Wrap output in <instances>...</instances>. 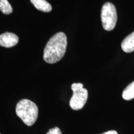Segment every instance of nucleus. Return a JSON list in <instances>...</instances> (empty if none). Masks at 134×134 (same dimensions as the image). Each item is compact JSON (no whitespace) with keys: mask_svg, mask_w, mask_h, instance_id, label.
<instances>
[{"mask_svg":"<svg viewBox=\"0 0 134 134\" xmlns=\"http://www.w3.org/2000/svg\"><path fill=\"white\" fill-rule=\"evenodd\" d=\"M19 42L17 35L11 32H4L0 35V46L10 48L16 46Z\"/></svg>","mask_w":134,"mask_h":134,"instance_id":"39448f33","label":"nucleus"},{"mask_svg":"<svg viewBox=\"0 0 134 134\" xmlns=\"http://www.w3.org/2000/svg\"><path fill=\"white\" fill-rule=\"evenodd\" d=\"M122 49L126 53L134 51V32L127 36L121 43Z\"/></svg>","mask_w":134,"mask_h":134,"instance_id":"423d86ee","label":"nucleus"},{"mask_svg":"<svg viewBox=\"0 0 134 134\" xmlns=\"http://www.w3.org/2000/svg\"><path fill=\"white\" fill-rule=\"evenodd\" d=\"M0 11L4 14L12 13L13 8L8 0H0Z\"/></svg>","mask_w":134,"mask_h":134,"instance_id":"1a4fd4ad","label":"nucleus"},{"mask_svg":"<svg viewBox=\"0 0 134 134\" xmlns=\"http://www.w3.org/2000/svg\"><path fill=\"white\" fill-rule=\"evenodd\" d=\"M122 98L127 100L134 98V81L132 82L124 89L122 93Z\"/></svg>","mask_w":134,"mask_h":134,"instance_id":"6e6552de","label":"nucleus"},{"mask_svg":"<svg viewBox=\"0 0 134 134\" xmlns=\"http://www.w3.org/2000/svg\"><path fill=\"white\" fill-rule=\"evenodd\" d=\"M46 134H62L61 130L58 127H54L48 130V132Z\"/></svg>","mask_w":134,"mask_h":134,"instance_id":"9d476101","label":"nucleus"},{"mask_svg":"<svg viewBox=\"0 0 134 134\" xmlns=\"http://www.w3.org/2000/svg\"><path fill=\"white\" fill-rule=\"evenodd\" d=\"M101 134H118L117 132L115 130H110V131H108V132H105L104 133H103Z\"/></svg>","mask_w":134,"mask_h":134,"instance_id":"9b49d317","label":"nucleus"},{"mask_svg":"<svg viewBox=\"0 0 134 134\" xmlns=\"http://www.w3.org/2000/svg\"><path fill=\"white\" fill-rule=\"evenodd\" d=\"M0 134H1V133H0Z\"/></svg>","mask_w":134,"mask_h":134,"instance_id":"f8f14e48","label":"nucleus"},{"mask_svg":"<svg viewBox=\"0 0 134 134\" xmlns=\"http://www.w3.org/2000/svg\"><path fill=\"white\" fill-rule=\"evenodd\" d=\"M103 28L108 31L115 28L117 20L116 8L113 3H105L103 6L100 14Z\"/></svg>","mask_w":134,"mask_h":134,"instance_id":"7ed1b4c3","label":"nucleus"},{"mask_svg":"<svg viewBox=\"0 0 134 134\" xmlns=\"http://www.w3.org/2000/svg\"><path fill=\"white\" fill-rule=\"evenodd\" d=\"M16 114L25 124L31 126L37 119L38 109L37 105L31 100L24 99L17 104Z\"/></svg>","mask_w":134,"mask_h":134,"instance_id":"f03ea898","label":"nucleus"},{"mask_svg":"<svg viewBox=\"0 0 134 134\" xmlns=\"http://www.w3.org/2000/svg\"><path fill=\"white\" fill-rule=\"evenodd\" d=\"M31 2L37 9L42 12L49 13L52 9L51 4L46 0H31Z\"/></svg>","mask_w":134,"mask_h":134,"instance_id":"0eeeda50","label":"nucleus"},{"mask_svg":"<svg viewBox=\"0 0 134 134\" xmlns=\"http://www.w3.org/2000/svg\"><path fill=\"white\" fill-rule=\"evenodd\" d=\"M67 46V38L65 33L58 32L50 38L43 50V58L48 63L53 64L63 57Z\"/></svg>","mask_w":134,"mask_h":134,"instance_id":"f257e3e1","label":"nucleus"},{"mask_svg":"<svg viewBox=\"0 0 134 134\" xmlns=\"http://www.w3.org/2000/svg\"><path fill=\"white\" fill-rule=\"evenodd\" d=\"M73 96L70 100V105L73 110H80L84 107L88 99V93L83 88L82 83H73L71 85Z\"/></svg>","mask_w":134,"mask_h":134,"instance_id":"20e7f679","label":"nucleus"}]
</instances>
